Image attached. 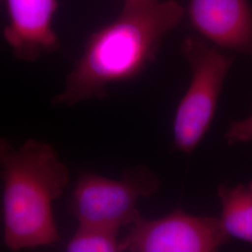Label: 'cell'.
Returning a JSON list of instances; mask_svg holds the SVG:
<instances>
[{
  "label": "cell",
  "instance_id": "obj_6",
  "mask_svg": "<svg viewBox=\"0 0 252 252\" xmlns=\"http://www.w3.org/2000/svg\"><path fill=\"white\" fill-rule=\"evenodd\" d=\"M189 20L202 37L244 54L252 63V7L249 0H189Z\"/></svg>",
  "mask_w": 252,
  "mask_h": 252
},
{
  "label": "cell",
  "instance_id": "obj_8",
  "mask_svg": "<svg viewBox=\"0 0 252 252\" xmlns=\"http://www.w3.org/2000/svg\"><path fill=\"white\" fill-rule=\"evenodd\" d=\"M221 213L219 218L227 235L252 246V180L218 189Z\"/></svg>",
  "mask_w": 252,
  "mask_h": 252
},
{
  "label": "cell",
  "instance_id": "obj_7",
  "mask_svg": "<svg viewBox=\"0 0 252 252\" xmlns=\"http://www.w3.org/2000/svg\"><path fill=\"white\" fill-rule=\"evenodd\" d=\"M9 25L4 38L16 58L34 62L59 48L53 27L57 0H6Z\"/></svg>",
  "mask_w": 252,
  "mask_h": 252
},
{
  "label": "cell",
  "instance_id": "obj_11",
  "mask_svg": "<svg viewBox=\"0 0 252 252\" xmlns=\"http://www.w3.org/2000/svg\"><path fill=\"white\" fill-rule=\"evenodd\" d=\"M9 149H10V145L8 143V141L6 139L0 138V166L2 165L4 157L9 152Z\"/></svg>",
  "mask_w": 252,
  "mask_h": 252
},
{
  "label": "cell",
  "instance_id": "obj_5",
  "mask_svg": "<svg viewBox=\"0 0 252 252\" xmlns=\"http://www.w3.org/2000/svg\"><path fill=\"white\" fill-rule=\"evenodd\" d=\"M230 240L219 218L194 216L179 208L156 220L139 217L122 244L123 252H213Z\"/></svg>",
  "mask_w": 252,
  "mask_h": 252
},
{
  "label": "cell",
  "instance_id": "obj_10",
  "mask_svg": "<svg viewBox=\"0 0 252 252\" xmlns=\"http://www.w3.org/2000/svg\"><path fill=\"white\" fill-rule=\"evenodd\" d=\"M227 144L236 145L252 141V113L240 121L232 122L225 133Z\"/></svg>",
  "mask_w": 252,
  "mask_h": 252
},
{
  "label": "cell",
  "instance_id": "obj_2",
  "mask_svg": "<svg viewBox=\"0 0 252 252\" xmlns=\"http://www.w3.org/2000/svg\"><path fill=\"white\" fill-rule=\"evenodd\" d=\"M4 239L12 252L61 242L54 202L65 189L69 172L52 145L27 140L9 149L2 162Z\"/></svg>",
  "mask_w": 252,
  "mask_h": 252
},
{
  "label": "cell",
  "instance_id": "obj_3",
  "mask_svg": "<svg viewBox=\"0 0 252 252\" xmlns=\"http://www.w3.org/2000/svg\"><path fill=\"white\" fill-rule=\"evenodd\" d=\"M181 52L190 67L191 80L175 113L173 138L178 151L189 154L211 126L234 56L198 36H187Z\"/></svg>",
  "mask_w": 252,
  "mask_h": 252
},
{
  "label": "cell",
  "instance_id": "obj_9",
  "mask_svg": "<svg viewBox=\"0 0 252 252\" xmlns=\"http://www.w3.org/2000/svg\"><path fill=\"white\" fill-rule=\"evenodd\" d=\"M68 252H123L119 231L103 226L79 224L65 246Z\"/></svg>",
  "mask_w": 252,
  "mask_h": 252
},
{
  "label": "cell",
  "instance_id": "obj_4",
  "mask_svg": "<svg viewBox=\"0 0 252 252\" xmlns=\"http://www.w3.org/2000/svg\"><path fill=\"white\" fill-rule=\"evenodd\" d=\"M160 189V180L149 167L127 169L122 179L111 180L83 173L73 190L69 212L79 224L103 226L119 231L140 217L137 204Z\"/></svg>",
  "mask_w": 252,
  "mask_h": 252
},
{
  "label": "cell",
  "instance_id": "obj_1",
  "mask_svg": "<svg viewBox=\"0 0 252 252\" xmlns=\"http://www.w3.org/2000/svg\"><path fill=\"white\" fill-rule=\"evenodd\" d=\"M185 9L175 0H125L118 18L93 33L54 105L105 99L110 84L130 81L156 59Z\"/></svg>",
  "mask_w": 252,
  "mask_h": 252
}]
</instances>
